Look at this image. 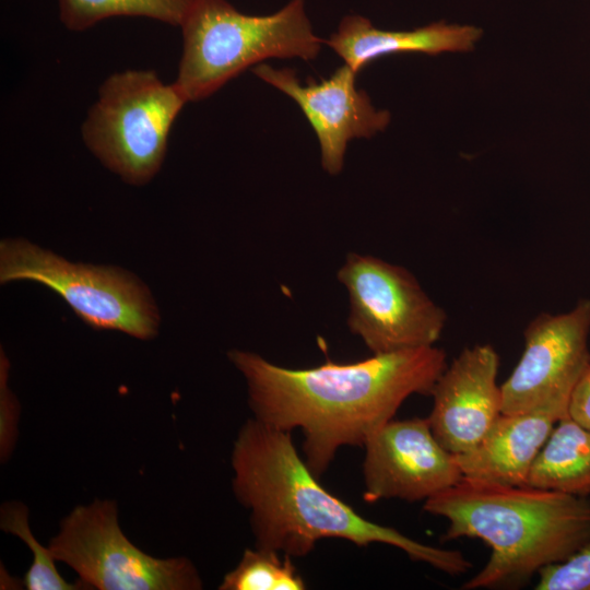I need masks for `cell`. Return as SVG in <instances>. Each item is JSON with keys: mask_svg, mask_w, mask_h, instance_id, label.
I'll return each mask as SVG.
<instances>
[{"mask_svg": "<svg viewBox=\"0 0 590 590\" xmlns=\"http://www.w3.org/2000/svg\"><path fill=\"white\" fill-rule=\"evenodd\" d=\"M568 415L580 425L590 429V366L571 393Z\"/></svg>", "mask_w": 590, "mask_h": 590, "instance_id": "cell-21", "label": "cell"}, {"mask_svg": "<svg viewBox=\"0 0 590 590\" xmlns=\"http://www.w3.org/2000/svg\"><path fill=\"white\" fill-rule=\"evenodd\" d=\"M187 103L175 82H163L153 70L113 73L99 86L82 139L105 167L142 186L160 170L172 127Z\"/></svg>", "mask_w": 590, "mask_h": 590, "instance_id": "cell-5", "label": "cell"}, {"mask_svg": "<svg viewBox=\"0 0 590 590\" xmlns=\"http://www.w3.org/2000/svg\"><path fill=\"white\" fill-rule=\"evenodd\" d=\"M364 499L427 500L462 480L456 455L436 439L428 418L391 420L364 445Z\"/></svg>", "mask_w": 590, "mask_h": 590, "instance_id": "cell-10", "label": "cell"}, {"mask_svg": "<svg viewBox=\"0 0 590 590\" xmlns=\"http://www.w3.org/2000/svg\"><path fill=\"white\" fill-rule=\"evenodd\" d=\"M481 35L479 27L445 22L412 31H386L375 27L364 16L351 14L342 19L337 32L324 44L358 73L370 61L397 52L469 51Z\"/></svg>", "mask_w": 590, "mask_h": 590, "instance_id": "cell-14", "label": "cell"}, {"mask_svg": "<svg viewBox=\"0 0 590 590\" xmlns=\"http://www.w3.org/2000/svg\"><path fill=\"white\" fill-rule=\"evenodd\" d=\"M536 590H590V542L566 560L542 568Z\"/></svg>", "mask_w": 590, "mask_h": 590, "instance_id": "cell-19", "label": "cell"}, {"mask_svg": "<svg viewBox=\"0 0 590 590\" xmlns=\"http://www.w3.org/2000/svg\"><path fill=\"white\" fill-rule=\"evenodd\" d=\"M498 369L496 350L477 344L461 351L436 381L427 418L436 439L451 453L474 448L502 414Z\"/></svg>", "mask_w": 590, "mask_h": 590, "instance_id": "cell-12", "label": "cell"}, {"mask_svg": "<svg viewBox=\"0 0 590 590\" xmlns=\"http://www.w3.org/2000/svg\"><path fill=\"white\" fill-rule=\"evenodd\" d=\"M48 548L87 590H199L203 585L189 558L154 557L131 542L114 499L95 498L74 507Z\"/></svg>", "mask_w": 590, "mask_h": 590, "instance_id": "cell-7", "label": "cell"}, {"mask_svg": "<svg viewBox=\"0 0 590 590\" xmlns=\"http://www.w3.org/2000/svg\"><path fill=\"white\" fill-rule=\"evenodd\" d=\"M0 528L4 533L17 536L32 553V563L22 585L27 590H87L79 580L69 582L60 575L48 546L40 544L30 527L28 507L9 500L0 508Z\"/></svg>", "mask_w": 590, "mask_h": 590, "instance_id": "cell-17", "label": "cell"}, {"mask_svg": "<svg viewBox=\"0 0 590 590\" xmlns=\"http://www.w3.org/2000/svg\"><path fill=\"white\" fill-rule=\"evenodd\" d=\"M424 510L448 521L444 541L474 538L489 546L485 566L462 585L468 590L524 587L590 542V499L556 491L462 477Z\"/></svg>", "mask_w": 590, "mask_h": 590, "instance_id": "cell-3", "label": "cell"}, {"mask_svg": "<svg viewBox=\"0 0 590 590\" xmlns=\"http://www.w3.org/2000/svg\"><path fill=\"white\" fill-rule=\"evenodd\" d=\"M10 363L1 349L0 351V460L5 463L14 452L19 438L20 402L10 389Z\"/></svg>", "mask_w": 590, "mask_h": 590, "instance_id": "cell-20", "label": "cell"}, {"mask_svg": "<svg viewBox=\"0 0 590 590\" xmlns=\"http://www.w3.org/2000/svg\"><path fill=\"white\" fill-rule=\"evenodd\" d=\"M337 278L349 293L347 327L373 354L432 346L440 338L447 315L405 268L351 252Z\"/></svg>", "mask_w": 590, "mask_h": 590, "instance_id": "cell-8", "label": "cell"}, {"mask_svg": "<svg viewBox=\"0 0 590 590\" xmlns=\"http://www.w3.org/2000/svg\"><path fill=\"white\" fill-rule=\"evenodd\" d=\"M568 406L544 405L504 414L471 450L456 455L463 479L505 486H526L530 470L555 424Z\"/></svg>", "mask_w": 590, "mask_h": 590, "instance_id": "cell-13", "label": "cell"}, {"mask_svg": "<svg viewBox=\"0 0 590 590\" xmlns=\"http://www.w3.org/2000/svg\"><path fill=\"white\" fill-rule=\"evenodd\" d=\"M285 554L255 547L246 550L219 586L220 590H302L306 583L295 565Z\"/></svg>", "mask_w": 590, "mask_h": 590, "instance_id": "cell-18", "label": "cell"}, {"mask_svg": "<svg viewBox=\"0 0 590 590\" xmlns=\"http://www.w3.org/2000/svg\"><path fill=\"white\" fill-rule=\"evenodd\" d=\"M527 486L588 497L590 429L562 417L534 460Z\"/></svg>", "mask_w": 590, "mask_h": 590, "instance_id": "cell-15", "label": "cell"}, {"mask_svg": "<svg viewBox=\"0 0 590 590\" xmlns=\"http://www.w3.org/2000/svg\"><path fill=\"white\" fill-rule=\"evenodd\" d=\"M252 71L300 107L317 135L321 165L330 175L342 170L352 139L370 138L390 122V113L375 108L367 93L357 90V72L345 63L328 79L315 81L309 78L304 84L288 68L275 69L259 63Z\"/></svg>", "mask_w": 590, "mask_h": 590, "instance_id": "cell-11", "label": "cell"}, {"mask_svg": "<svg viewBox=\"0 0 590 590\" xmlns=\"http://www.w3.org/2000/svg\"><path fill=\"white\" fill-rule=\"evenodd\" d=\"M258 421L304 435L305 462L319 479L344 446L364 447L412 394L430 396L447 367L435 345L373 354L355 363L291 369L249 351L231 350Z\"/></svg>", "mask_w": 590, "mask_h": 590, "instance_id": "cell-1", "label": "cell"}, {"mask_svg": "<svg viewBox=\"0 0 590 590\" xmlns=\"http://www.w3.org/2000/svg\"><path fill=\"white\" fill-rule=\"evenodd\" d=\"M193 0H58L59 17L82 32L115 16H138L179 26Z\"/></svg>", "mask_w": 590, "mask_h": 590, "instance_id": "cell-16", "label": "cell"}, {"mask_svg": "<svg viewBox=\"0 0 590 590\" xmlns=\"http://www.w3.org/2000/svg\"><path fill=\"white\" fill-rule=\"evenodd\" d=\"M179 27L182 54L175 83L188 102L202 101L246 69L270 58L312 60L318 37L305 0L268 15H249L227 0H193Z\"/></svg>", "mask_w": 590, "mask_h": 590, "instance_id": "cell-4", "label": "cell"}, {"mask_svg": "<svg viewBox=\"0 0 590 590\" xmlns=\"http://www.w3.org/2000/svg\"><path fill=\"white\" fill-rule=\"evenodd\" d=\"M590 299L569 311L541 312L526 327L519 362L500 385L502 413L544 405L569 406L571 393L590 366Z\"/></svg>", "mask_w": 590, "mask_h": 590, "instance_id": "cell-9", "label": "cell"}, {"mask_svg": "<svg viewBox=\"0 0 590 590\" xmlns=\"http://www.w3.org/2000/svg\"><path fill=\"white\" fill-rule=\"evenodd\" d=\"M32 281L57 293L86 324L140 340L158 331L160 314L149 288L115 267L73 263L24 238L0 243V282Z\"/></svg>", "mask_w": 590, "mask_h": 590, "instance_id": "cell-6", "label": "cell"}, {"mask_svg": "<svg viewBox=\"0 0 590 590\" xmlns=\"http://www.w3.org/2000/svg\"><path fill=\"white\" fill-rule=\"evenodd\" d=\"M231 465L233 493L249 510L257 547L305 556L319 540L337 538L362 547L373 543L394 546L410 559L450 576L472 567L458 550L421 543L357 514L318 482L291 432L255 417L247 420L234 440Z\"/></svg>", "mask_w": 590, "mask_h": 590, "instance_id": "cell-2", "label": "cell"}]
</instances>
